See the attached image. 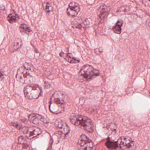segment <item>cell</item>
Masks as SVG:
<instances>
[{
	"mask_svg": "<svg viewBox=\"0 0 150 150\" xmlns=\"http://www.w3.org/2000/svg\"><path fill=\"white\" fill-rule=\"evenodd\" d=\"M68 100V97L62 91H57L51 98L50 110L54 114L62 113L64 111L66 104Z\"/></svg>",
	"mask_w": 150,
	"mask_h": 150,
	"instance_id": "1",
	"label": "cell"
},
{
	"mask_svg": "<svg viewBox=\"0 0 150 150\" xmlns=\"http://www.w3.org/2000/svg\"><path fill=\"white\" fill-rule=\"evenodd\" d=\"M59 56L63 58L66 61L71 64H77L79 63L80 60L76 58L73 57L71 53H64L63 52H61L59 54Z\"/></svg>",
	"mask_w": 150,
	"mask_h": 150,
	"instance_id": "14",
	"label": "cell"
},
{
	"mask_svg": "<svg viewBox=\"0 0 150 150\" xmlns=\"http://www.w3.org/2000/svg\"><path fill=\"white\" fill-rule=\"evenodd\" d=\"M42 89L38 85L30 84L26 86L24 89L25 97L29 100L38 99L41 95Z\"/></svg>",
	"mask_w": 150,
	"mask_h": 150,
	"instance_id": "4",
	"label": "cell"
},
{
	"mask_svg": "<svg viewBox=\"0 0 150 150\" xmlns=\"http://www.w3.org/2000/svg\"><path fill=\"white\" fill-rule=\"evenodd\" d=\"M23 134L29 139H32L40 135L42 130L38 127L32 126L30 127H24L22 129Z\"/></svg>",
	"mask_w": 150,
	"mask_h": 150,
	"instance_id": "8",
	"label": "cell"
},
{
	"mask_svg": "<svg viewBox=\"0 0 150 150\" xmlns=\"http://www.w3.org/2000/svg\"><path fill=\"white\" fill-rule=\"evenodd\" d=\"M106 146L108 149H111V150L116 149L118 146L117 142H114L110 140H108V141L106 142Z\"/></svg>",
	"mask_w": 150,
	"mask_h": 150,
	"instance_id": "19",
	"label": "cell"
},
{
	"mask_svg": "<svg viewBox=\"0 0 150 150\" xmlns=\"http://www.w3.org/2000/svg\"><path fill=\"white\" fill-rule=\"evenodd\" d=\"M20 19L19 16L13 10L11 11V13L8 15L7 17V20L10 23H13L17 22Z\"/></svg>",
	"mask_w": 150,
	"mask_h": 150,
	"instance_id": "15",
	"label": "cell"
},
{
	"mask_svg": "<svg viewBox=\"0 0 150 150\" xmlns=\"http://www.w3.org/2000/svg\"><path fill=\"white\" fill-rule=\"evenodd\" d=\"M21 33L24 34H29L31 32V29L28 25L26 24H22L20 27Z\"/></svg>",
	"mask_w": 150,
	"mask_h": 150,
	"instance_id": "18",
	"label": "cell"
},
{
	"mask_svg": "<svg viewBox=\"0 0 150 150\" xmlns=\"http://www.w3.org/2000/svg\"><path fill=\"white\" fill-rule=\"evenodd\" d=\"M80 10V7L78 3L71 2L68 6L67 10V13L68 16L75 17L77 16Z\"/></svg>",
	"mask_w": 150,
	"mask_h": 150,
	"instance_id": "11",
	"label": "cell"
},
{
	"mask_svg": "<svg viewBox=\"0 0 150 150\" xmlns=\"http://www.w3.org/2000/svg\"><path fill=\"white\" fill-rule=\"evenodd\" d=\"M87 19H86L85 21H83L81 19H75L72 22L71 25L74 28H77L78 29H81L84 27H86L88 25V24Z\"/></svg>",
	"mask_w": 150,
	"mask_h": 150,
	"instance_id": "13",
	"label": "cell"
},
{
	"mask_svg": "<svg viewBox=\"0 0 150 150\" xmlns=\"http://www.w3.org/2000/svg\"><path fill=\"white\" fill-rule=\"evenodd\" d=\"M29 120L34 124L40 126L47 123V121L45 117L41 115L37 114H30L29 116Z\"/></svg>",
	"mask_w": 150,
	"mask_h": 150,
	"instance_id": "10",
	"label": "cell"
},
{
	"mask_svg": "<svg viewBox=\"0 0 150 150\" xmlns=\"http://www.w3.org/2000/svg\"><path fill=\"white\" fill-rule=\"evenodd\" d=\"M123 22L122 20H119L117 21L115 25L113 27L112 30L114 33L117 34H120L122 32V26Z\"/></svg>",
	"mask_w": 150,
	"mask_h": 150,
	"instance_id": "17",
	"label": "cell"
},
{
	"mask_svg": "<svg viewBox=\"0 0 150 150\" xmlns=\"http://www.w3.org/2000/svg\"><path fill=\"white\" fill-rule=\"evenodd\" d=\"M110 7L108 6L107 5L103 4L101 5L97 10V15L98 17L101 20H103L105 19L109 13L110 11Z\"/></svg>",
	"mask_w": 150,
	"mask_h": 150,
	"instance_id": "12",
	"label": "cell"
},
{
	"mask_svg": "<svg viewBox=\"0 0 150 150\" xmlns=\"http://www.w3.org/2000/svg\"><path fill=\"white\" fill-rule=\"evenodd\" d=\"M70 121L74 125L92 133L94 130V123L92 120L81 115H75L70 117Z\"/></svg>",
	"mask_w": 150,
	"mask_h": 150,
	"instance_id": "2",
	"label": "cell"
},
{
	"mask_svg": "<svg viewBox=\"0 0 150 150\" xmlns=\"http://www.w3.org/2000/svg\"><path fill=\"white\" fill-rule=\"evenodd\" d=\"M100 74V71L92 66L85 65L79 72V79L80 81H90Z\"/></svg>",
	"mask_w": 150,
	"mask_h": 150,
	"instance_id": "3",
	"label": "cell"
},
{
	"mask_svg": "<svg viewBox=\"0 0 150 150\" xmlns=\"http://www.w3.org/2000/svg\"><path fill=\"white\" fill-rule=\"evenodd\" d=\"M78 146L81 150H90L93 148L94 143L86 135L82 134L79 139Z\"/></svg>",
	"mask_w": 150,
	"mask_h": 150,
	"instance_id": "6",
	"label": "cell"
},
{
	"mask_svg": "<svg viewBox=\"0 0 150 150\" xmlns=\"http://www.w3.org/2000/svg\"><path fill=\"white\" fill-rule=\"evenodd\" d=\"M95 52L96 54H98V55L101 54L102 52V51H101V50H100V49H95Z\"/></svg>",
	"mask_w": 150,
	"mask_h": 150,
	"instance_id": "23",
	"label": "cell"
},
{
	"mask_svg": "<svg viewBox=\"0 0 150 150\" xmlns=\"http://www.w3.org/2000/svg\"><path fill=\"white\" fill-rule=\"evenodd\" d=\"M43 8L47 13H50L53 10V7L49 2H45L43 4Z\"/></svg>",
	"mask_w": 150,
	"mask_h": 150,
	"instance_id": "20",
	"label": "cell"
},
{
	"mask_svg": "<svg viewBox=\"0 0 150 150\" xmlns=\"http://www.w3.org/2000/svg\"><path fill=\"white\" fill-rule=\"evenodd\" d=\"M12 126H14L15 128H17L18 129H21L22 128V126L21 124L20 123L17 122H13L11 123Z\"/></svg>",
	"mask_w": 150,
	"mask_h": 150,
	"instance_id": "21",
	"label": "cell"
},
{
	"mask_svg": "<svg viewBox=\"0 0 150 150\" xmlns=\"http://www.w3.org/2000/svg\"><path fill=\"white\" fill-rule=\"evenodd\" d=\"M3 79H4V75L0 71V81L3 80Z\"/></svg>",
	"mask_w": 150,
	"mask_h": 150,
	"instance_id": "24",
	"label": "cell"
},
{
	"mask_svg": "<svg viewBox=\"0 0 150 150\" xmlns=\"http://www.w3.org/2000/svg\"><path fill=\"white\" fill-rule=\"evenodd\" d=\"M16 77L18 81L23 84L32 83L34 81L33 77L25 67H21L18 69Z\"/></svg>",
	"mask_w": 150,
	"mask_h": 150,
	"instance_id": "5",
	"label": "cell"
},
{
	"mask_svg": "<svg viewBox=\"0 0 150 150\" xmlns=\"http://www.w3.org/2000/svg\"><path fill=\"white\" fill-rule=\"evenodd\" d=\"M55 125L58 131L63 135L66 136L69 133L70 128L66 123L61 119H57L55 122Z\"/></svg>",
	"mask_w": 150,
	"mask_h": 150,
	"instance_id": "9",
	"label": "cell"
},
{
	"mask_svg": "<svg viewBox=\"0 0 150 150\" xmlns=\"http://www.w3.org/2000/svg\"><path fill=\"white\" fill-rule=\"evenodd\" d=\"M125 9H129V8H126V7H121L119 9L117 10V12H128L126 10H125Z\"/></svg>",
	"mask_w": 150,
	"mask_h": 150,
	"instance_id": "22",
	"label": "cell"
},
{
	"mask_svg": "<svg viewBox=\"0 0 150 150\" xmlns=\"http://www.w3.org/2000/svg\"><path fill=\"white\" fill-rule=\"evenodd\" d=\"M22 45V42L21 39L19 38L15 39L11 44V51L12 52H14L17 50L21 47Z\"/></svg>",
	"mask_w": 150,
	"mask_h": 150,
	"instance_id": "16",
	"label": "cell"
},
{
	"mask_svg": "<svg viewBox=\"0 0 150 150\" xmlns=\"http://www.w3.org/2000/svg\"><path fill=\"white\" fill-rule=\"evenodd\" d=\"M117 144L122 150L132 149L135 146V143L128 137H121L117 140Z\"/></svg>",
	"mask_w": 150,
	"mask_h": 150,
	"instance_id": "7",
	"label": "cell"
}]
</instances>
